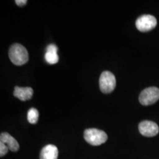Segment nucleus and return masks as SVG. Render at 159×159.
Returning a JSON list of instances; mask_svg holds the SVG:
<instances>
[{"instance_id": "obj_5", "label": "nucleus", "mask_w": 159, "mask_h": 159, "mask_svg": "<svg viewBox=\"0 0 159 159\" xmlns=\"http://www.w3.org/2000/svg\"><path fill=\"white\" fill-rule=\"evenodd\" d=\"M157 25L156 17L152 15H142L137 19L136 21V28L139 31L146 33L152 30Z\"/></svg>"}, {"instance_id": "obj_3", "label": "nucleus", "mask_w": 159, "mask_h": 159, "mask_svg": "<svg viewBox=\"0 0 159 159\" xmlns=\"http://www.w3.org/2000/svg\"><path fill=\"white\" fill-rule=\"evenodd\" d=\"M99 89L104 94L111 93L116 88V77L112 72L103 71L99 77Z\"/></svg>"}, {"instance_id": "obj_7", "label": "nucleus", "mask_w": 159, "mask_h": 159, "mask_svg": "<svg viewBox=\"0 0 159 159\" xmlns=\"http://www.w3.org/2000/svg\"><path fill=\"white\" fill-rule=\"evenodd\" d=\"M58 150L54 144H47L43 147L40 153V159H57Z\"/></svg>"}, {"instance_id": "obj_6", "label": "nucleus", "mask_w": 159, "mask_h": 159, "mask_svg": "<svg viewBox=\"0 0 159 159\" xmlns=\"http://www.w3.org/2000/svg\"><path fill=\"white\" fill-rule=\"evenodd\" d=\"M139 130L142 136L146 137H152L156 136L159 132L158 125L152 121L145 120L139 123Z\"/></svg>"}, {"instance_id": "obj_13", "label": "nucleus", "mask_w": 159, "mask_h": 159, "mask_svg": "<svg viewBox=\"0 0 159 159\" xmlns=\"http://www.w3.org/2000/svg\"><path fill=\"white\" fill-rule=\"evenodd\" d=\"M15 2L19 6H24L27 4V1H26V0H16Z\"/></svg>"}, {"instance_id": "obj_10", "label": "nucleus", "mask_w": 159, "mask_h": 159, "mask_svg": "<svg viewBox=\"0 0 159 159\" xmlns=\"http://www.w3.org/2000/svg\"><path fill=\"white\" fill-rule=\"evenodd\" d=\"M57 47L56 45L49 44L47 46V49H46L45 53V60L47 63L49 64H55L58 62L59 57L57 54Z\"/></svg>"}, {"instance_id": "obj_4", "label": "nucleus", "mask_w": 159, "mask_h": 159, "mask_svg": "<svg viewBox=\"0 0 159 159\" xmlns=\"http://www.w3.org/2000/svg\"><path fill=\"white\" fill-rule=\"evenodd\" d=\"M159 99V89L150 87L143 90L139 95V102L143 105H150Z\"/></svg>"}, {"instance_id": "obj_1", "label": "nucleus", "mask_w": 159, "mask_h": 159, "mask_svg": "<svg viewBox=\"0 0 159 159\" xmlns=\"http://www.w3.org/2000/svg\"><path fill=\"white\" fill-rule=\"evenodd\" d=\"M8 55L11 62L16 66L25 64L29 60L27 49L20 43H14L12 45L9 49Z\"/></svg>"}, {"instance_id": "obj_11", "label": "nucleus", "mask_w": 159, "mask_h": 159, "mask_svg": "<svg viewBox=\"0 0 159 159\" xmlns=\"http://www.w3.org/2000/svg\"><path fill=\"white\" fill-rule=\"evenodd\" d=\"M39 113L36 108H31L27 112V120L30 124H35L39 120Z\"/></svg>"}, {"instance_id": "obj_9", "label": "nucleus", "mask_w": 159, "mask_h": 159, "mask_svg": "<svg viewBox=\"0 0 159 159\" xmlns=\"http://www.w3.org/2000/svg\"><path fill=\"white\" fill-rule=\"evenodd\" d=\"M0 142H3L7 146L12 152H16L19 149V144L13 136L7 133H2L0 135Z\"/></svg>"}, {"instance_id": "obj_2", "label": "nucleus", "mask_w": 159, "mask_h": 159, "mask_svg": "<svg viewBox=\"0 0 159 159\" xmlns=\"http://www.w3.org/2000/svg\"><path fill=\"white\" fill-rule=\"evenodd\" d=\"M84 139L89 144L99 146L106 142L108 136L104 131L96 128H89L84 131Z\"/></svg>"}, {"instance_id": "obj_12", "label": "nucleus", "mask_w": 159, "mask_h": 159, "mask_svg": "<svg viewBox=\"0 0 159 159\" xmlns=\"http://www.w3.org/2000/svg\"><path fill=\"white\" fill-rule=\"evenodd\" d=\"M9 148H7V146L5 144H4L3 142H0V156L3 157L5 156L6 154L8 152Z\"/></svg>"}, {"instance_id": "obj_8", "label": "nucleus", "mask_w": 159, "mask_h": 159, "mask_svg": "<svg viewBox=\"0 0 159 159\" xmlns=\"http://www.w3.org/2000/svg\"><path fill=\"white\" fill-rule=\"evenodd\" d=\"M13 95L21 101H27L32 98L33 95V90L30 87L16 86L13 91Z\"/></svg>"}]
</instances>
